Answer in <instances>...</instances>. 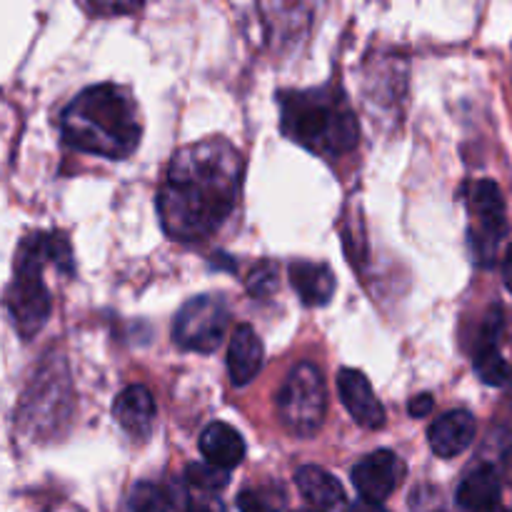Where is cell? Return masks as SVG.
Segmentation results:
<instances>
[{
    "label": "cell",
    "mask_w": 512,
    "mask_h": 512,
    "mask_svg": "<svg viewBox=\"0 0 512 512\" xmlns=\"http://www.w3.org/2000/svg\"><path fill=\"white\" fill-rule=\"evenodd\" d=\"M243 183V158L223 138L185 145L173 155L158 213L170 238L205 240L233 213Z\"/></svg>",
    "instance_id": "6da1fadb"
},
{
    "label": "cell",
    "mask_w": 512,
    "mask_h": 512,
    "mask_svg": "<svg viewBox=\"0 0 512 512\" xmlns=\"http://www.w3.org/2000/svg\"><path fill=\"white\" fill-rule=\"evenodd\" d=\"M63 138L80 153L123 160L140 143V113L133 95L113 83L90 85L63 110Z\"/></svg>",
    "instance_id": "7a4b0ae2"
},
{
    "label": "cell",
    "mask_w": 512,
    "mask_h": 512,
    "mask_svg": "<svg viewBox=\"0 0 512 512\" xmlns=\"http://www.w3.org/2000/svg\"><path fill=\"white\" fill-rule=\"evenodd\" d=\"M53 263L63 273H73V253L63 233H33L15 253L13 280L5 290V310L23 340L43 330L50 318V293L43 283V268Z\"/></svg>",
    "instance_id": "3957f363"
},
{
    "label": "cell",
    "mask_w": 512,
    "mask_h": 512,
    "mask_svg": "<svg viewBox=\"0 0 512 512\" xmlns=\"http://www.w3.org/2000/svg\"><path fill=\"white\" fill-rule=\"evenodd\" d=\"M283 130L313 153L335 158L358 145V120L340 93L305 90L283 95Z\"/></svg>",
    "instance_id": "277c9868"
},
{
    "label": "cell",
    "mask_w": 512,
    "mask_h": 512,
    "mask_svg": "<svg viewBox=\"0 0 512 512\" xmlns=\"http://www.w3.org/2000/svg\"><path fill=\"white\" fill-rule=\"evenodd\" d=\"M275 403H278L280 420L290 433L300 438L318 433L325 420V410H328V388H325V378L318 365H295Z\"/></svg>",
    "instance_id": "5b68a950"
},
{
    "label": "cell",
    "mask_w": 512,
    "mask_h": 512,
    "mask_svg": "<svg viewBox=\"0 0 512 512\" xmlns=\"http://www.w3.org/2000/svg\"><path fill=\"white\" fill-rule=\"evenodd\" d=\"M230 313L220 295H198L175 315L173 338L180 348L193 353H213L223 343Z\"/></svg>",
    "instance_id": "8992f818"
},
{
    "label": "cell",
    "mask_w": 512,
    "mask_h": 512,
    "mask_svg": "<svg viewBox=\"0 0 512 512\" xmlns=\"http://www.w3.org/2000/svg\"><path fill=\"white\" fill-rule=\"evenodd\" d=\"M405 480V463L393 450H378L353 468V485L360 498L383 503Z\"/></svg>",
    "instance_id": "52a82bcc"
},
{
    "label": "cell",
    "mask_w": 512,
    "mask_h": 512,
    "mask_svg": "<svg viewBox=\"0 0 512 512\" xmlns=\"http://www.w3.org/2000/svg\"><path fill=\"white\" fill-rule=\"evenodd\" d=\"M470 213L478 220V248L493 245L503 238L508 230V215H505V200L493 180H478L470 185Z\"/></svg>",
    "instance_id": "ba28073f"
},
{
    "label": "cell",
    "mask_w": 512,
    "mask_h": 512,
    "mask_svg": "<svg viewBox=\"0 0 512 512\" xmlns=\"http://www.w3.org/2000/svg\"><path fill=\"white\" fill-rule=\"evenodd\" d=\"M338 390L343 398L345 410L353 415V420L363 428L378 430L385 425V408L375 395L373 385L365 378L360 370H340L338 375Z\"/></svg>",
    "instance_id": "9c48e42d"
},
{
    "label": "cell",
    "mask_w": 512,
    "mask_h": 512,
    "mask_svg": "<svg viewBox=\"0 0 512 512\" xmlns=\"http://www.w3.org/2000/svg\"><path fill=\"white\" fill-rule=\"evenodd\" d=\"M475 425L473 413L468 410H448L440 415L428 430L430 448L438 458H455V455L465 453L475 440Z\"/></svg>",
    "instance_id": "30bf717a"
},
{
    "label": "cell",
    "mask_w": 512,
    "mask_h": 512,
    "mask_svg": "<svg viewBox=\"0 0 512 512\" xmlns=\"http://www.w3.org/2000/svg\"><path fill=\"white\" fill-rule=\"evenodd\" d=\"M113 415L120 423V428L135 440H145L153 430L155 423V400L148 388L143 385H130L115 398Z\"/></svg>",
    "instance_id": "8fae6325"
},
{
    "label": "cell",
    "mask_w": 512,
    "mask_h": 512,
    "mask_svg": "<svg viewBox=\"0 0 512 512\" xmlns=\"http://www.w3.org/2000/svg\"><path fill=\"white\" fill-rule=\"evenodd\" d=\"M460 508L468 512H505L500 505V475L493 465H478L458 488Z\"/></svg>",
    "instance_id": "7c38bea8"
},
{
    "label": "cell",
    "mask_w": 512,
    "mask_h": 512,
    "mask_svg": "<svg viewBox=\"0 0 512 512\" xmlns=\"http://www.w3.org/2000/svg\"><path fill=\"white\" fill-rule=\"evenodd\" d=\"M200 453H203L205 463L215 465V468L233 470L243 463L245 458V443L243 435L228 423H210L200 435Z\"/></svg>",
    "instance_id": "4fadbf2b"
},
{
    "label": "cell",
    "mask_w": 512,
    "mask_h": 512,
    "mask_svg": "<svg viewBox=\"0 0 512 512\" xmlns=\"http://www.w3.org/2000/svg\"><path fill=\"white\" fill-rule=\"evenodd\" d=\"M263 340L250 325H238L228 348V373L235 385H248L263 368Z\"/></svg>",
    "instance_id": "5bb4252c"
},
{
    "label": "cell",
    "mask_w": 512,
    "mask_h": 512,
    "mask_svg": "<svg viewBox=\"0 0 512 512\" xmlns=\"http://www.w3.org/2000/svg\"><path fill=\"white\" fill-rule=\"evenodd\" d=\"M295 485H298L300 495L313 505L318 512H335L343 508L345 503V490L338 483L335 475L328 470L318 468V465H303L295 473Z\"/></svg>",
    "instance_id": "9a60e30c"
},
{
    "label": "cell",
    "mask_w": 512,
    "mask_h": 512,
    "mask_svg": "<svg viewBox=\"0 0 512 512\" xmlns=\"http://www.w3.org/2000/svg\"><path fill=\"white\" fill-rule=\"evenodd\" d=\"M290 283L305 305H328L335 295V275L330 265L313 260H295L288 268Z\"/></svg>",
    "instance_id": "2e32d148"
},
{
    "label": "cell",
    "mask_w": 512,
    "mask_h": 512,
    "mask_svg": "<svg viewBox=\"0 0 512 512\" xmlns=\"http://www.w3.org/2000/svg\"><path fill=\"white\" fill-rule=\"evenodd\" d=\"M475 373L490 388H508L512 383V368L495 345H480L475 353Z\"/></svg>",
    "instance_id": "e0dca14e"
},
{
    "label": "cell",
    "mask_w": 512,
    "mask_h": 512,
    "mask_svg": "<svg viewBox=\"0 0 512 512\" xmlns=\"http://www.w3.org/2000/svg\"><path fill=\"white\" fill-rule=\"evenodd\" d=\"M123 512H170V498L160 485L138 483L130 490Z\"/></svg>",
    "instance_id": "ac0fdd59"
},
{
    "label": "cell",
    "mask_w": 512,
    "mask_h": 512,
    "mask_svg": "<svg viewBox=\"0 0 512 512\" xmlns=\"http://www.w3.org/2000/svg\"><path fill=\"white\" fill-rule=\"evenodd\" d=\"M185 483H188L195 493L215 495L218 490L228 488L230 473L223 468H215V465L210 463H193L185 470Z\"/></svg>",
    "instance_id": "d6986e66"
},
{
    "label": "cell",
    "mask_w": 512,
    "mask_h": 512,
    "mask_svg": "<svg viewBox=\"0 0 512 512\" xmlns=\"http://www.w3.org/2000/svg\"><path fill=\"white\" fill-rule=\"evenodd\" d=\"M240 512H280L283 493L275 488H248L238 495Z\"/></svg>",
    "instance_id": "ffe728a7"
},
{
    "label": "cell",
    "mask_w": 512,
    "mask_h": 512,
    "mask_svg": "<svg viewBox=\"0 0 512 512\" xmlns=\"http://www.w3.org/2000/svg\"><path fill=\"white\" fill-rule=\"evenodd\" d=\"M278 288V265L275 263H260L248 275V293L253 298H268Z\"/></svg>",
    "instance_id": "44dd1931"
},
{
    "label": "cell",
    "mask_w": 512,
    "mask_h": 512,
    "mask_svg": "<svg viewBox=\"0 0 512 512\" xmlns=\"http://www.w3.org/2000/svg\"><path fill=\"white\" fill-rule=\"evenodd\" d=\"M183 512H225V505L210 493H193L185 503Z\"/></svg>",
    "instance_id": "7402d4cb"
},
{
    "label": "cell",
    "mask_w": 512,
    "mask_h": 512,
    "mask_svg": "<svg viewBox=\"0 0 512 512\" xmlns=\"http://www.w3.org/2000/svg\"><path fill=\"white\" fill-rule=\"evenodd\" d=\"M433 405H435L433 395H428V393H425V395H418V398L410 400L408 413L413 415V418H425V415L433 413Z\"/></svg>",
    "instance_id": "603a6c76"
},
{
    "label": "cell",
    "mask_w": 512,
    "mask_h": 512,
    "mask_svg": "<svg viewBox=\"0 0 512 512\" xmlns=\"http://www.w3.org/2000/svg\"><path fill=\"white\" fill-rule=\"evenodd\" d=\"M500 480H505V483L512 485V443L508 448L503 450V455H500Z\"/></svg>",
    "instance_id": "cb8c5ba5"
},
{
    "label": "cell",
    "mask_w": 512,
    "mask_h": 512,
    "mask_svg": "<svg viewBox=\"0 0 512 512\" xmlns=\"http://www.w3.org/2000/svg\"><path fill=\"white\" fill-rule=\"evenodd\" d=\"M348 512H388V510H385L383 503H370V500L360 498Z\"/></svg>",
    "instance_id": "d4e9b609"
},
{
    "label": "cell",
    "mask_w": 512,
    "mask_h": 512,
    "mask_svg": "<svg viewBox=\"0 0 512 512\" xmlns=\"http://www.w3.org/2000/svg\"><path fill=\"white\" fill-rule=\"evenodd\" d=\"M503 278H505V285H508V290L512 293V245L508 248V253H505V260H503Z\"/></svg>",
    "instance_id": "484cf974"
},
{
    "label": "cell",
    "mask_w": 512,
    "mask_h": 512,
    "mask_svg": "<svg viewBox=\"0 0 512 512\" xmlns=\"http://www.w3.org/2000/svg\"><path fill=\"white\" fill-rule=\"evenodd\" d=\"M300 512H318V510H300Z\"/></svg>",
    "instance_id": "4316f807"
},
{
    "label": "cell",
    "mask_w": 512,
    "mask_h": 512,
    "mask_svg": "<svg viewBox=\"0 0 512 512\" xmlns=\"http://www.w3.org/2000/svg\"><path fill=\"white\" fill-rule=\"evenodd\" d=\"M508 512H512V508H510V510H508Z\"/></svg>",
    "instance_id": "83f0119b"
}]
</instances>
